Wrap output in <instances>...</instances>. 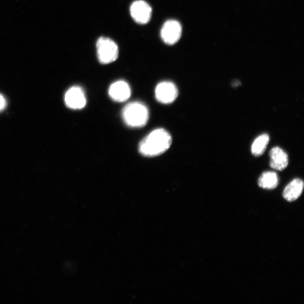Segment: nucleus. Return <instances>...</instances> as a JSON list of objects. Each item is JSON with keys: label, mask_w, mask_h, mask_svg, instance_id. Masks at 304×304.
<instances>
[{"label": "nucleus", "mask_w": 304, "mask_h": 304, "mask_svg": "<svg viewBox=\"0 0 304 304\" xmlns=\"http://www.w3.org/2000/svg\"><path fill=\"white\" fill-rule=\"evenodd\" d=\"M172 142V137L168 131L158 129L150 132L140 141L139 152L147 157L159 156L168 151Z\"/></svg>", "instance_id": "nucleus-1"}, {"label": "nucleus", "mask_w": 304, "mask_h": 304, "mask_svg": "<svg viewBox=\"0 0 304 304\" xmlns=\"http://www.w3.org/2000/svg\"><path fill=\"white\" fill-rule=\"evenodd\" d=\"M122 116L128 127L140 128L147 124L149 113L147 107L144 103L134 101L126 105L122 112Z\"/></svg>", "instance_id": "nucleus-2"}, {"label": "nucleus", "mask_w": 304, "mask_h": 304, "mask_svg": "<svg viewBox=\"0 0 304 304\" xmlns=\"http://www.w3.org/2000/svg\"><path fill=\"white\" fill-rule=\"evenodd\" d=\"M96 48L98 58L101 64H110L118 58V46L110 39L103 37L99 38L96 43Z\"/></svg>", "instance_id": "nucleus-3"}, {"label": "nucleus", "mask_w": 304, "mask_h": 304, "mask_svg": "<svg viewBox=\"0 0 304 304\" xmlns=\"http://www.w3.org/2000/svg\"><path fill=\"white\" fill-rule=\"evenodd\" d=\"M179 94L175 84L170 81H164L157 85L155 90L156 98L159 102L169 104L175 101Z\"/></svg>", "instance_id": "nucleus-4"}, {"label": "nucleus", "mask_w": 304, "mask_h": 304, "mask_svg": "<svg viewBox=\"0 0 304 304\" xmlns=\"http://www.w3.org/2000/svg\"><path fill=\"white\" fill-rule=\"evenodd\" d=\"M181 34V24L175 20H169L166 22L161 31L162 40L170 45L176 43L180 40Z\"/></svg>", "instance_id": "nucleus-5"}, {"label": "nucleus", "mask_w": 304, "mask_h": 304, "mask_svg": "<svg viewBox=\"0 0 304 304\" xmlns=\"http://www.w3.org/2000/svg\"><path fill=\"white\" fill-rule=\"evenodd\" d=\"M152 7L143 0H137L130 6V14L135 21L140 24L148 23L151 19Z\"/></svg>", "instance_id": "nucleus-6"}, {"label": "nucleus", "mask_w": 304, "mask_h": 304, "mask_svg": "<svg viewBox=\"0 0 304 304\" xmlns=\"http://www.w3.org/2000/svg\"><path fill=\"white\" fill-rule=\"evenodd\" d=\"M65 103L72 109H81L87 104L85 92L80 87H73L66 92L64 97Z\"/></svg>", "instance_id": "nucleus-7"}, {"label": "nucleus", "mask_w": 304, "mask_h": 304, "mask_svg": "<svg viewBox=\"0 0 304 304\" xmlns=\"http://www.w3.org/2000/svg\"><path fill=\"white\" fill-rule=\"evenodd\" d=\"M108 94L110 98L117 102H124L131 96V91L129 85L125 81H117L109 88Z\"/></svg>", "instance_id": "nucleus-8"}, {"label": "nucleus", "mask_w": 304, "mask_h": 304, "mask_svg": "<svg viewBox=\"0 0 304 304\" xmlns=\"http://www.w3.org/2000/svg\"><path fill=\"white\" fill-rule=\"evenodd\" d=\"M269 156L270 167L278 171H283L289 165V157L281 148L275 147L271 149Z\"/></svg>", "instance_id": "nucleus-9"}, {"label": "nucleus", "mask_w": 304, "mask_h": 304, "mask_svg": "<svg viewBox=\"0 0 304 304\" xmlns=\"http://www.w3.org/2000/svg\"><path fill=\"white\" fill-rule=\"evenodd\" d=\"M303 189V181L300 179H295L286 186L283 193V197L287 201L294 202L302 195Z\"/></svg>", "instance_id": "nucleus-10"}, {"label": "nucleus", "mask_w": 304, "mask_h": 304, "mask_svg": "<svg viewBox=\"0 0 304 304\" xmlns=\"http://www.w3.org/2000/svg\"><path fill=\"white\" fill-rule=\"evenodd\" d=\"M258 184L261 188L265 189H274L278 185L277 174L272 172L263 173L259 177Z\"/></svg>", "instance_id": "nucleus-11"}, {"label": "nucleus", "mask_w": 304, "mask_h": 304, "mask_svg": "<svg viewBox=\"0 0 304 304\" xmlns=\"http://www.w3.org/2000/svg\"><path fill=\"white\" fill-rule=\"evenodd\" d=\"M270 140L269 136L266 133L262 134L255 140L251 147V152L254 156H261L265 152Z\"/></svg>", "instance_id": "nucleus-12"}, {"label": "nucleus", "mask_w": 304, "mask_h": 304, "mask_svg": "<svg viewBox=\"0 0 304 304\" xmlns=\"http://www.w3.org/2000/svg\"><path fill=\"white\" fill-rule=\"evenodd\" d=\"M6 106V100L3 96L0 94V111L5 109Z\"/></svg>", "instance_id": "nucleus-13"}]
</instances>
